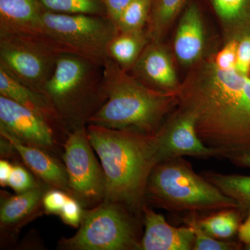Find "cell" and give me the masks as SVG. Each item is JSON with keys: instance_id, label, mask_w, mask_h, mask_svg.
Wrapping results in <instances>:
<instances>
[{"instance_id": "cell-14", "label": "cell", "mask_w": 250, "mask_h": 250, "mask_svg": "<svg viewBox=\"0 0 250 250\" xmlns=\"http://www.w3.org/2000/svg\"><path fill=\"white\" fill-rule=\"evenodd\" d=\"M43 11L39 0H0V36L42 34Z\"/></svg>"}, {"instance_id": "cell-24", "label": "cell", "mask_w": 250, "mask_h": 250, "mask_svg": "<svg viewBox=\"0 0 250 250\" xmlns=\"http://www.w3.org/2000/svg\"><path fill=\"white\" fill-rule=\"evenodd\" d=\"M44 9L57 14H84L107 17L100 0H39Z\"/></svg>"}, {"instance_id": "cell-28", "label": "cell", "mask_w": 250, "mask_h": 250, "mask_svg": "<svg viewBox=\"0 0 250 250\" xmlns=\"http://www.w3.org/2000/svg\"><path fill=\"white\" fill-rule=\"evenodd\" d=\"M238 39L231 38L220 52L213 55L215 64L224 70L236 68V52Z\"/></svg>"}, {"instance_id": "cell-8", "label": "cell", "mask_w": 250, "mask_h": 250, "mask_svg": "<svg viewBox=\"0 0 250 250\" xmlns=\"http://www.w3.org/2000/svg\"><path fill=\"white\" fill-rule=\"evenodd\" d=\"M82 250H123L136 248L129 220L114 205H105L83 213L78 232L65 242Z\"/></svg>"}, {"instance_id": "cell-11", "label": "cell", "mask_w": 250, "mask_h": 250, "mask_svg": "<svg viewBox=\"0 0 250 250\" xmlns=\"http://www.w3.org/2000/svg\"><path fill=\"white\" fill-rule=\"evenodd\" d=\"M0 128L22 142L41 147L53 145L47 120L11 99L0 95Z\"/></svg>"}, {"instance_id": "cell-32", "label": "cell", "mask_w": 250, "mask_h": 250, "mask_svg": "<svg viewBox=\"0 0 250 250\" xmlns=\"http://www.w3.org/2000/svg\"><path fill=\"white\" fill-rule=\"evenodd\" d=\"M106 10L107 17L115 24L119 21L121 15L131 0H100Z\"/></svg>"}, {"instance_id": "cell-22", "label": "cell", "mask_w": 250, "mask_h": 250, "mask_svg": "<svg viewBox=\"0 0 250 250\" xmlns=\"http://www.w3.org/2000/svg\"><path fill=\"white\" fill-rule=\"evenodd\" d=\"M42 191L39 188H33L10 197L1 205L0 220L3 225L17 223L30 213L41 201Z\"/></svg>"}, {"instance_id": "cell-31", "label": "cell", "mask_w": 250, "mask_h": 250, "mask_svg": "<svg viewBox=\"0 0 250 250\" xmlns=\"http://www.w3.org/2000/svg\"><path fill=\"white\" fill-rule=\"evenodd\" d=\"M67 197V195L60 190H51L47 192L42 199L44 207L49 213L60 214Z\"/></svg>"}, {"instance_id": "cell-15", "label": "cell", "mask_w": 250, "mask_h": 250, "mask_svg": "<svg viewBox=\"0 0 250 250\" xmlns=\"http://www.w3.org/2000/svg\"><path fill=\"white\" fill-rule=\"evenodd\" d=\"M205 30L200 10L196 5L188 7L179 21L174 41V52L184 65L200 62L205 47Z\"/></svg>"}, {"instance_id": "cell-13", "label": "cell", "mask_w": 250, "mask_h": 250, "mask_svg": "<svg viewBox=\"0 0 250 250\" xmlns=\"http://www.w3.org/2000/svg\"><path fill=\"white\" fill-rule=\"evenodd\" d=\"M146 231L140 246L143 250H193L195 235L190 227L174 228L162 215L143 207Z\"/></svg>"}, {"instance_id": "cell-35", "label": "cell", "mask_w": 250, "mask_h": 250, "mask_svg": "<svg viewBox=\"0 0 250 250\" xmlns=\"http://www.w3.org/2000/svg\"><path fill=\"white\" fill-rule=\"evenodd\" d=\"M13 167L14 166H11L8 161L5 160L0 161V184L1 187L8 185Z\"/></svg>"}, {"instance_id": "cell-10", "label": "cell", "mask_w": 250, "mask_h": 250, "mask_svg": "<svg viewBox=\"0 0 250 250\" xmlns=\"http://www.w3.org/2000/svg\"><path fill=\"white\" fill-rule=\"evenodd\" d=\"M156 134L160 163L184 156L203 159L225 157L221 151L208 147L202 142L197 135L195 118L180 106Z\"/></svg>"}, {"instance_id": "cell-23", "label": "cell", "mask_w": 250, "mask_h": 250, "mask_svg": "<svg viewBox=\"0 0 250 250\" xmlns=\"http://www.w3.org/2000/svg\"><path fill=\"white\" fill-rule=\"evenodd\" d=\"M185 2L186 0H153L148 32L152 41H159Z\"/></svg>"}, {"instance_id": "cell-16", "label": "cell", "mask_w": 250, "mask_h": 250, "mask_svg": "<svg viewBox=\"0 0 250 250\" xmlns=\"http://www.w3.org/2000/svg\"><path fill=\"white\" fill-rule=\"evenodd\" d=\"M1 136L15 148L26 165L45 182L62 189H67L68 179L61 166L39 148L22 142L6 130L0 128Z\"/></svg>"}, {"instance_id": "cell-25", "label": "cell", "mask_w": 250, "mask_h": 250, "mask_svg": "<svg viewBox=\"0 0 250 250\" xmlns=\"http://www.w3.org/2000/svg\"><path fill=\"white\" fill-rule=\"evenodd\" d=\"M153 0H131L121 15L116 27L119 32L143 30L149 20Z\"/></svg>"}, {"instance_id": "cell-27", "label": "cell", "mask_w": 250, "mask_h": 250, "mask_svg": "<svg viewBox=\"0 0 250 250\" xmlns=\"http://www.w3.org/2000/svg\"><path fill=\"white\" fill-rule=\"evenodd\" d=\"M236 70L243 76L250 75V32L246 33L238 39L237 47Z\"/></svg>"}, {"instance_id": "cell-12", "label": "cell", "mask_w": 250, "mask_h": 250, "mask_svg": "<svg viewBox=\"0 0 250 250\" xmlns=\"http://www.w3.org/2000/svg\"><path fill=\"white\" fill-rule=\"evenodd\" d=\"M132 68L151 88L177 92L180 86L170 54L158 41L146 46Z\"/></svg>"}, {"instance_id": "cell-4", "label": "cell", "mask_w": 250, "mask_h": 250, "mask_svg": "<svg viewBox=\"0 0 250 250\" xmlns=\"http://www.w3.org/2000/svg\"><path fill=\"white\" fill-rule=\"evenodd\" d=\"M145 197L157 207L174 212L242 208L204 176L197 174L182 157L163 161L154 167Z\"/></svg>"}, {"instance_id": "cell-36", "label": "cell", "mask_w": 250, "mask_h": 250, "mask_svg": "<svg viewBox=\"0 0 250 250\" xmlns=\"http://www.w3.org/2000/svg\"><path fill=\"white\" fill-rule=\"evenodd\" d=\"M245 250H250V246L245 247Z\"/></svg>"}, {"instance_id": "cell-5", "label": "cell", "mask_w": 250, "mask_h": 250, "mask_svg": "<svg viewBox=\"0 0 250 250\" xmlns=\"http://www.w3.org/2000/svg\"><path fill=\"white\" fill-rule=\"evenodd\" d=\"M42 34L64 53H71L103 65L107 47L118 33L108 17L92 15L57 14L44 9Z\"/></svg>"}, {"instance_id": "cell-30", "label": "cell", "mask_w": 250, "mask_h": 250, "mask_svg": "<svg viewBox=\"0 0 250 250\" xmlns=\"http://www.w3.org/2000/svg\"><path fill=\"white\" fill-rule=\"evenodd\" d=\"M60 215L63 222L67 225L77 227L82 222L83 213L80 204L76 200L68 197L62 207Z\"/></svg>"}, {"instance_id": "cell-7", "label": "cell", "mask_w": 250, "mask_h": 250, "mask_svg": "<svg viewBox=\"0 0 250 250\" xmlns=\"http://www.w3.org/2000/svg\"><path fill=\"white\" fill-rule=\"evenodd\" d=\"M63 53L43 34L0 36V67L42 94L59 57Z\"/></svg>"}, {"instance_id": "cell-17", "label": "cell", "mask_w": 250, "mask_h": 250, "mask_svg": "<svg viewBox=\"0 0 250 250\" xmlns=\"http://www.w3.org/2000/svg\"><path fill=\"white\" fill-rule=\"evenodd\" d=\"M0 95L35 112L47 121L59 116L47 97L21 83L0 67Z\"/></svg>"}, {"instance_id": "cell-19", "label": "cell", "mask_w": 250, "mask_h": 250, "mask_svg": "<svg viewBox=\"0 0 250 250\" xmlns=\"http://www.w3.org/2000/svg\"><path fill=\"white\" fill-rule=\"evenodd\" d=\"M215 12L233 38L250 32V0H212Z\"/></svg>"}, {"instance_id": "cell-2", "label": "cell", "mask_w": 250, "mask_h": 250, "mask_svg": "<svg viewBox=\"0 0 250 250\" xmlns=\"http://www.w3.org/2000/svg\"><path fill=\"white\" fill-rule=\"evenodd\" d=\"M87 136L101 161L106 197L130 207L139 205L149 175L160 163L156 133L143 134L90 125Z\"/></svg>"}, {"instance_id": "cell-29", "label": "cell", "mask_w": 250, "mask_h": 250, "mask_svg": "<svg viewBox=\"0 0 250 250\" xmlns=\"http://www.w3.org/2000/svg\"><path fill=\"white\" fill-rule=\"evenodd\" d=\"M34 179L25 169L19 166L13 167L12 172L10 176L8 186L15 191L21 193L34 188Z\"/></svg>"}, {"instance_id": "cell-20", "label": "cell", "mask_w": 250, "mask_h": 250, "mask_svg": "<svg viewBox=\"0 0 250 250\" xmlns=\"http://www.w3.org/2000/svg\"><path fill=\"white\" fill-rule=\"evenodd\" d=\"M203 176L225 195L234 200L243 209L250 210V176L213 171L204 172Z\"/></svg>"}, {"instance_id": "cell-3", "label": "cell", "mask_w": 250, "mask_h": 250, "mask_svg": "<svg viewBox=\"0 0 250 250\" xmlns=\"http://www.w3.org/2000/svg\"><path fill=\"white\" fill-rule=\"evenodd\" d=\"M103 96L106 102L90 117V125L147 135L159 131L179 103L177 92L143 84L109 58L103 64Z\"/></svg>"}, {"instance_id": "cell-1", "label": "cell", "mask_w": 250, "mask_h": 250, "mask_svg": "<svg viewBox=\"0 0 250 250\" xmlns=\"http://www.w3.org/2000/svg\"><path fill=\"white\" fill-rule=\"evenodd\" d=\"M177 94L206 146L225 158L250 151V77L220 68L211 56L195 64Z\"/></svg>"}, {"instance_id": "cell-21", "label": "cell", "mask_w": 250, "mask_h": 250, "mask_svg": "<svg viewBox=\"0 0 250 250\" xmlns=\"http://www.w3.org/2000/svg\"><path fill=\"white\" fill-rule=\"evenodd\" d=\"M243 208H226L202 219H198L200 228L214 238H229L238 233L243 214Z\"/></svg>"}, {"instance_id": "cell-34", "label": "cell", "mask_w": 250, "mask_h": 250, "mask_svg": "<svg viewBox=\"0 0 250 250\" xmlns=\"http://www.w3.org/2000/svg\"><path fill=\"white\" fill-rule=\"evenodd\" d=\"M228 159H229L235 165L250 168V151L232 154L229 156Z\"/></svg>"}, {"instance_id": "cell-18", "label": "cell", "mask_w": 250, "mask_h": 250, "mask_svg": "<svg viewBox=\"0 0 250 250\" xmlns=\"http://www.w3.org/2000/svg\"><path fill=\"white\" fill-rule=\"evenodd\" d=\"M149 37L143 30L129 32L118 31L108 44V58L125 71L132 68L148 45Z\"/></svg>"}, {"instance_id": "cell-26", "label": "cell", "mask_w": 250, "mask_h": 250, "mask_svg": "<svg viewBox=\"0 0 250 250\" xmlns=\"http://www.w3.org/2000/svg\"><path fill=\"white\" fill-rule=\"evenodd\" d=\"M184 223L190 227L195 235L193 250H241V243L236 242L220 241L207 234L198 223L196 215H191L183 219Z\"/></svg>"}, {"instance_id": "cell-6", "label": "cell", "mask_w": 250, "mask_h": 250, "mask_svg": "<svg viewBox=\"0 0 250 250\" xmlns=\"http://www.w3.org/2000/svg\"><path fill=\"white\" fill-rule=\"evenodd\" d=\"M103 65L71 53L59 57L44 94L58 114L77 117L94 95L103 96Z\"/></svg>"}, {"instance_id": "cell-33", "label": "cell", "mask_w": 250, "mask_h": 250, "mask_svg": "<svg viewBox=\"0 0 250 250\" xmlns=\"http://www.w3.org/2000/svg\"><path fill=\"white\" fill-rule=\"evenodd\" d=\"M238 236L240 241L244 245V248L250 246V210L248 211L247 218L244 223L240 225Z\"/></svg>"}, {"instance_id": "cell-9", "label": "cell", "mask_w": 250, "mask_h": 250, "mask_svg": "<svg viewBox=\"0 0 250 250\" xmlns=\"http://www.w3.org/2000/svg\"><path fill=\"white\" fill-rule=\"evenodd\" d=\"M91 147L87 132L82 128L69 135L64 146L69 187L88 198L101 196L105 190L104 174Z\"/></svg>"}]
</instances>
